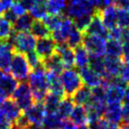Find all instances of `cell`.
Masks as SVG:
<instances>
[{"label": "cell", "instance_id": "cell-35", "mask_svg": "<svg viewBox=\"0 0 129 129\" xmlns=\"http://www.w3.org/2000/svg\"><path fill=\"white\" fill-rule=\"evenodd\" d=\"M62 98L57 96L52 93H48L45 97V99L43 100V107L46 110V113H54L57 112L58 105L60 103V100Z\"/></svg>", "mask_w": 129, "mask_h": 129}, {"label": "cell", "instance_id": "cell-56", "mask_svg": "<svg viewBox=\"0 0 129 129\" xmlns=\"http://www.w3.org/2000/svg\"><path fill=\"white\" fill-rule=\"evenodd\" d=\"M77 129H90V128L85 124V125H81V126H79V127H77Z\"/></svg>", "mask_w": 129, "mask_h": 129}, {"label": "cell", "instance_id": "cell-31", "mask_svg": "<svg viewBox=\"0 0 129 129\" xmlns=\"http://www.w3.org/2000/svg\"><path fill=\"white\" fill-rule=\"evenodd\" d=\"M67 0H46L47 11L49 14H62L67 8Z\"/></svg>", "mask_w": 129, "mask_h": 129}, {"label": "cell", "instance_id": "cell-19", "mask_svg": "<svg viewBox=\"0 0 129 129\" xmlns=\"http://www.w3.org/2000/svg\"><path fill=\"white\" fill-rule=\"evenodd\" d=\"M46 79L48 91L60 98H63L65 96V92L60 80V75L52 72H46Z\"/></svg>", "mask_w": 129, "mask_h": 129}, {"label": "cell", "instance_id": "cell-53", "mask_svg": "<svg viewBox=\"0 0 129 129\" xmlns=\"http://www.w3.org/2000/svg\"><path fill=\"white\" fill-rule=\"evenodd\" d=\"M129 100V85L125 87V90H124V98L123 101H128Z\"/></svg>", "mask_w": 129, "mask_h": 129}, {"label": "cell", "instance_id": "cell-27", "mask_svg": "<svg viewBox=\"0 0 129 129\" xmlns=\"http://www.w3.org/2000/svg\"><path fill=\"white\" fill-rule=\"evenodd\" d=\"M34 19L30 16V14L25 13L16 19L13 24V29L16 32H27L31 29Z\"/></svg>", "mask_w": 129, "mask_h": 129}, {"label": "cell", "instance_id": "cell-12", "mask_svg": "<svg viewBox=\"0 0 129 129\" xmlns=\"http://www.w3.org/2000/svg\"><path fill=\"white\" fill-rule=\"evenodd\" d=\"M56 44L57 43H55V41L51 38V36L43 39H38L35 47V52L43 61L55 54Z\"/></svg>", "mask_w": 129, "mask_h": 129}, {"label": "cell", "instance_id": "cell-58", "mask_svg": "<svg viewBox=\"0 0 129 129\" xmlns=\"http://www.w3.org/2000/svg\"><path fill=\"white\" fill-rule=\"evenodd\" d=\"M126 9H127V11L129 12V4H128V6H127V8H126Z\"/></svg>", "mask_w": 129, "mask_h": 129}, {"label": "cell", "instance_id": "cell-28", "mask_svg": "<svg viewBox=\"0 0 129 129\" xmlns=\"http://www.w3.org/2000/svg\"><path fill=\"white\" fill-rule=\"evenodd\" d=\"M30 31V33L37 39H43L51 36V31L42 20H34Z\"/></svg>", "mask_w": 129, "mask_h": 129}, {"label": "cell", "instance_id": "cell-20", "mask_svg": "<svg viewBox=\"0 0 129 129\" xmlns=\"http://www.w3.org/2000/svg\"><path fill=\"white\" fill-rule=\"evenodd\" d=\"M104 117L109 122L119 124L121 122H122V106L121 104L107 105Z\"/></svg>", "mask_w": 129, "mask_h": 129}, {"label": "cell", "instance_id": "cell-9", "mask_svg": "<svg viewBox=\"0 0 129 129\" xmlns=\"http://www.w3.org/2000/svg\"><path fill=\"white\" fill-rule=\"evenodd\" d=\"M14 47L9 40L0 41V71L8 73L10 71L14 53Z\"/></svg>", "mask_w": 129, "mask_h": 129}, {"label": "cell", "instance_id": "cell-5", "mask_svg": "<svg viewBox=\"0 0 129 129\" xmlns=\"http://www.w3.org/2000/svg\"><path fill=\"white\" fill-rule=\"evenodd\" d=\"M31 71L32 70L29 67L25 55L18 53V52H14L12 56L11 68H10L11 75L17 81L25 82L28 78V75L31 73Z\"/></svg>", "mask_w": 129, "mask_h": 129}, {"label": "cell", "instance_id": "cell-39", "mask_svg": "<svg viewBox=\"0 0 129 129\" xmlns=\"http://www.w3.org/2000/svg\"><path fill=\"white\" fill-rule=\"evenodd\" d=\"M25 57H26V60H27V63H28L29 67L31 68V70H35V69H38L40 67H43V61L41 57L37 55L36 52H29L27 54L25 55Z\"/></svg>", "mask_w": 129, "mask_h": 129}, {"label": "cell", "instance_id": "cell-47", "mask_svg": "<svg viewBox=\"0 0 129 129\" xmlns=\"http://www.w3.org/2000/svg\"><path fill=\"white\" fill-rule=\"evenodd\" d=\"M60 129H77V125L71 119H63Z\"/></svg>", "mask_w": 129, "mask_h": 129}, {"label": "cell", "instance_id": "cell-24", "mask_svg": "<svg viewBox=\"0 0 129 129\" xmlns=\"http://www.w3.org/2000/svg\"><path fill=\"white\" fill-rule=\"evenodd\" d=\"M73 102L78 106H87L91 99V89L87 86H82L72 97Z\"/></svg>", "mask_w": 129, "mask_h": 129}, {"label": "cell", "instance_id": "cell-22", "mask_svg": "<svg viewBox=\"0 0 129 129\" xmlns=\"http://www.w3.org/2000/svg\"><path fill=\"white\" fill-rule=\"evenodd\" d=\"M74 51H75V66L79 69L88 67L90 65V56L89 52L86 50V48L83 45H80L75 48Z\"/></svg>", "mask_w": 129, "mask_h": 129}, {"label": "cell", "instance_id": "cell-57", "mask_svg": "<svg viewBox=\"0 0 129 129\" xmlns=\"http://www.w3.org/2000/svg\"><path fill=\"white\" fill-rule=\"evenodd\" d=\"M3 74H4L3 72H1V71H0V79H1V77H2V75H3Z\"/></svg>", "mask_w": 129, "mask_h": 129}, {"label": "cell", "instance_id": "cell-59", "mask_svg": "<svg viewBox=\"0 0 129 129\" xmlns=\"http://www.w3.org/2000/svg\"><path fill=\"white\" fill-rule=\"evenodd\" d=\"M113 2H114V0H113Z\"/></svg>", "mask_w": 129, "mask_h": 129}, {"label": "cell", "instance_id": "cell-52", "mask_svg": "<svg viewBox=\"0 0 129 129\" xmlns=\"http://www.w3.org/2000/svg\"><path fill=\"white\" fill-rule=\"evenodd\" d=\"M37 0H21V2L25 6V8L28 10L29 8L32 6L33 4L36 2Z\"/></svg>", "mask_w": 129, "mask_h": 129}, {"label": "cell", "instance_id": "cell-33", "mask_svg": "<svg viewBox=\"0 0 129 129\" xmlns=\"http://www.w3.org/2000/svg\"><path fill=\"white\" fill-rule=\"evenodd\" d=\"M83 39H84V33L76 28L75 26H74V28L72 29V31L69 34L68 39L66 41V43L71 48L75 49L76 47L82 45Z\"/></svg>", "mask_w": 129, "mask_h": 129}, {"label": "cell", "instance_id": "cell-4", "mask_svg": "<svg viewBox=\"0 0 129 129\" xmlns=\"http://www.w3.org/2000/svg\"><path fill=\"white\" fill-rule=\"evenodd\" d=\"M60 80L65 95L67 97H72L83 86L79 73L73 68L63 70L60 74Z\"/></svg>", "mask_w": 129, "mask_h": 129}, {"label": "cell", "instance_id": "cell-8", "mask_svg": "<svg viewBox=\"0 0 129 129\" xmlns=\"http://www.w3.org/2000/svg\"><path fill=\"white\" fill-rule=\"evenodd\" d=\"M106 44L107 41L102 37L84 34L82 45L91 57H103L106 56Z\"/></svg>", "mask_w": 129, "mask_h": 129}, {"label": "cell", "instance_id": "cell-30", "mask_svg": "<svg viewBox=\"0 0 129 129\" xmlns=\"http://www.w3.org/2000/svg\"><path fill=\"white\" fill-rule=\"evenodd\" d=\"M122 43L121 41L108 39L106 44V56L113 57H122Z\"/></svg>", "mask_w": 129, "mask_h": 129}, {"label": "cell", "instance_id": "cell-21", "mask_svg": "<svg viewBox=\"0 0 129 129\" xmlns=\"http://www.w3.org/2000/svg\"><path fill=\"white\" fill-rule=\"evenodd\" d=\"M43 68L47 72H52L60 75L62 71L64 70V65L62 63L60 57L55 53L51 57L43 60Z\"/></svg>", "mask_w": 129, "mask_h": 129}, {"label": "cell", "instance_id": "cell-43", "mask_svg": "<svg viewBox=\"0 0 129 129\" xmlns=\"http://www.w3.org/2000/svg\"><path fill=\"white\" fill-rule=\"evenodd\" d=\"M122 38V28L116 26L114 28L108 30V38L110 40H116V41H121Z\"/></svg>", "mask_w": 129, "mask_h": 129}, {"label": "cell", "instance_id": "cell-10", "mask_svg": "<svg viewBox=\"0 0 129 129\" xmlns=\"http://www.w3.org/2000/svg\"><path fill=\"white\" fill-rule=\"evenodd\" d=\"M21 109L11 99H7L0 105V115L10 123H14L22 115Z\"/></svg>", "mask_w": 129, "mask_h": 129}, {"label": "cell", "instance_id": "cell-49", "mask_svg": "<svg viewBox=\"0 0 129 129\" xmlns=\"http://www.w3.org/2000/svg\"><path fill=\"white\" fill-rule=\"evenodd\" d=\"M113 3L119 9H125L129 4V0H114Z\"/></svg>", "mask_w": 129, "mask_h": 129}, {"label": "cell", "instance_id": "cell-29", "mask_svg": "<svg viewBox=\"0 0 129 129\" xmlns=\"http://www.w3.org/2000/svg\"><path fill=\"white\" fill-rule=\"evenodd\" d=\"M74 107H75V103L73 102L71 97H63L58 105L57 113L62 119H68L74 109Z\"/></svg>", "mask_w": 129, "mask_h": 129}, {"label": "cell", "instance_id": "cell-41", "mask_svg": "<svg viewBox=\"0 0 129 129\" xmlns=\"http://www.w3.org/2000/svg\"><path fill=\"white\" fill-rule=\"evenodd\" d=\"M11 11L14 13V15L18 18L22 15H24L25 13H26L27 9L25 8V6L22 2H18V1H15L14 3L12 4V6L11 8Z\"/></svg>", "mask_w": 129, "mask_h": 129}, {"label": "cell", "instance_id": "cell-25", "mask_svg": "<svg viewBox=\"0 0 129 129\" xmlns=\"http://www.w3.org/2000/svg\"><path fill=\"white\" fill-rule=\"evenodd\" d=\"M18 86V81L7 73H4L2 77L0 79V89L3 90L8 96H11L16 88Z\"/></svg>", "mask_w": 129, "mask_h": 129}, {"label": "cell", "instance_id": "cell-42", "mask_svg": "<svg viewBox=\"0 0 129 129\" xmlns=\"http://www.w3.org/2000/svg\"><path fill=\"white\" fill-rule=\"evenodd\" d=\"M119 78L124 84L129 85V61H124L122 63L121 71H120V75H119Z\"/></svg>", "mask_w": 129, "mask_h": 129}, {"label": "cell", "instance_id": "cell-23", "mask_svg": "<svg viewBox=\"0 0 129 129\" xmlns=\"http://www.w3.org/2000/svg\"><path fill=\"white\" fill-rule=\"evenodd\" d=\"M29 14L34 20H43L47 14L46 0H37L28 9Z\"/></svg>", "mask_w": 129, "mask_h": 129}, {"label": "cell", "instance_id": "cell-18", "mask_svg": "<svg viewBox=\"0 0 129 129\" xmlns=\"http://www.w3.org/2000/svg\"><path fill=\"white\" fill-rule=\"evenodd\" d=\"M117 13H118V8L115 5H111L109 7H107L99 11L101 20L108 30L118 26L117 25Z\"/></svg>", "mask_w": 129, "mask_h": 129}, {"label": "cell", "instance_id": "cell-36", "mask_svg": "<svg viewBox=\"0 0 129 129\" xmlns=\"http://www.w3.org/2000/svg\"><path fill=\"white\" fill-rule=\"evenodd\" d=\"M63 18H64L63 14H58V15L47 14L42 21L49 28V30H50L51 32H53V31H55L56 29H57L60 26L61 23L63 21Z\"/></svg>", "mask_w": 129, "mask_h": 129}, {"label": "cell", "instance_id": "cell-1", "mask_svg": "<svg viewBox=\"0 0 129 129\" xmlns=\"http://www.w3.org/2000/svg\"><path fill=\"white\" fill-rule=\"evenodd\" d=\"M28 85L34 102L43 103L48 94L46 71L43 67L32 70L28 75Z\"/></svg>", "mask_w": 129, "mask_h": 129}, {"label": "cell", "instance_id": "cell-6", "mask_svg": "<svg viewBox=\"0 0 129 129\" xmlns=\"http://www.w3.org/2000/svg\"><path fill=\"white\" fill-rule=\"evenodd\" d=\"M11 100L18 106V108L24 111L34 104L32 92L29 88L28 83L26 82L19 83L16 90L11 94Z\"/></svg>", "mask_w": 129, "mask_h": 129}, {"label": "cell", "instance_id": "cell-40", "mask_svg": "<svg viewBox=\"0 0 129 129\" xmlns=\"http://www.w3.org/2000/svg\"><path fill=\"white\" fill-rule=\"evenodd\" d=\"M117 25L122 29L129 27V12L125 9H119L117 13Z\"/></svg>", "mask_w": 129, "mask_h": 129}, {"label": "cell", "instance_id": "cell-34", "mask_svg": "<svg viewBox=\"0 0 129 129\" xmlns=\"http://www.w3.org/2000/svg\"><path fill=\"white\" fill-rule=\"evenodd\" d=\"M90 66L94 72H96L98 75H100L102 79L104 80H108L106 75V70H105V63H104V58L100 57H91L90 56ZM110 81V80H108Z\"/></svg>", "mask_w": 129, "mask_h": 129}, {"label": "cell", "instance_id": "cell-7", "mask_svg": "<svg viewBox=\"0 0 129 129\" xmlns=\"http://www.w3.org/2000/svg\"><path fill=\"white\" fill-rule=\"evenodd\" d=\"M126 84L119 77L111 79L106 88V102L108 104H121L124 98Z\"/></svg>", "mask_w": 129, "mask_h": 129}, {"label": "cell", "instance_id": "cell-2", "mask_svg": "<svg viewBox=\"0 0 129 129\" xmlns=\"http://www.w3.org/2000/svg\"><path fill=\"white\" fill-rule=\"evenodd\" d=\"M9 41L12 43L15 52L21 54H27L35 50L36 38L30 32H12Z\"/></svg>", "mask_w": 129, "mask_h": 129}, {"label": "cell", "instance_id": "cell-55", "mask_svg": "<svg viewBox=\"0 0 129 129\" xmlns=\"http://www.w3.org/2000/svg\"><path fill=\"white\" fill-rule=\"evenodd\" d=\"M8 129H20V128H19L18 126L16 125L15 123H12V124H11V125L9 126V128Z\"/></svg>", "mask_w": 129, "mask_h": 129}, {"label": "cell", "instance_id": "cell-17", "mask_svg": "<svg viewBox=\"0 0 129 129\" xmlns=\"http://www.w3.org/2000/svg\"><path fill=\"white\" fill-rule=\"evenodd\" d=\"M104 63L106 75H107L108 80L118 77L120 75L121 68H122V65L123 63L121 59V57H113L106 56L104 57Z\"/></svg>", "mask_w": 129, "mask_h": 129}, {"label": "cell", "instance_id": "cell-11", "mask_svg": "<svg viewBox=\"0 0 129 129\" xmlns=\"http://www.w3.org/2000/svg\"><path fill=\"white\" fill-rule=\"evenodd\" d=\"M26 119L28 120L30 124H43V122L45 116L46 110L43 107V103H37L34 102L32 106H30L26 110H25V114Z\"/></svg>", "mask_w": 129, "mask_h": 129}, {"label": "cell", "instance_id": "cell-54", "mask_svg": "<svg viewBox=\"0 0 129 129\" xmlns=\"http://www.w3.org/2000/svg\"><path fill=\"white\" fill-rule=\"evenodd\" d=\"M28 129H45V128L42 124H33V125H30V127Z\"/></svg>", "mask_w": 129, "mask_h": 129}, {"label": "cell", "instance_id": "cell-51", "mask_svg": "<svg viewBox=\"0 0 129 129\" xmlns=\"http://www.w3.org/2000/svg\"><path fill=\"white\" fill-rule=\"evenodd\" d=\"M8 98H9V96L6 94V92H5L3 90H1V89H0V105L3 104L4 102L7 100Z\"/></svg>", "mask_w": 129, "mask_h": 129}, {"label": "cell", "instance_id": "cell-45", "mask_svg": "<svg viewBox=\"0 0 129 129\" xmlns=\"http://www.w3.org/2000/svg\"><path fill=\"white\" fill-rule=\"evenodd\" d=\"M13 3H14L13 0H0V15H2L7 11L11 10Z\"/></svg>", "mask_w": 129, "mask_h": 129}, {"label": "cell", "instance_id": "cell-26", "mask_svg": "<svg viewBox=\"0 0 129 129\" xmlns=\"http://www.w3.org/2000/svg\"><path fill=\"white\" fill-rule=\"evenodd\" d=\"M70 119L77 126L85 125L88 122V116H87L86 108L84 106L75 105V107H74L72 113L70 115Z\"/></svg>", "mask_w": 129, "mask_h": 129}, {"label": "cell", "instance_id": "cell-46", "mask_svg": "<svg viewBox=\"0 0 129 129\" xmlns=\"http://www.w3.org/2000/svg\"><path fill=\"white\" fill-rule=\"evenodd\" d=\"M122 122L129 123V100L124 101L122 105Z\"/></svg>", "mask_w": 129, "mask_h": 129}, {"label": "cell", "instance_id": "cell-3", "mask_svg": "<svg viewBox=\"0 0 129 129\" xmlns=\"http://www.w3.org/2000/svg\"><path fill=\"white\" fill-rule=\"evenodd\" d=\"M97 11L89 0H69L66 8L67 17L73 21L85 16H93Z\"/></svg>", "mask_w": 129, "mask_h": 129}, {"label": "cell", "instance_id": "cell-37", "mask_svg": "<svg viewBox=\"0 0 129 129\" xmlns=\"http://www.w3.org/2000/svg\"><path fill=\"white\" fill-rule=\"evenodd\" d=\"M13 32V25L0 15V41L9 40Z\"/></svg>", "mask_w": 129, "mask_h": 129}, {"label": "cell", "instance_id": "cell-48", "mask_svg": "<svg viewBox=\"0 0 129 129\" xmlns=\"http://www.w3.org/2000/svg\"><path fill=\"white\" fill-rule=\"evenodd\" d=\"M122 59L124 61H129V42L122 43Z\"/></svg>", "mask_w": 129, "mask_h": 129}, {"label": "cell", "instance_id": "cell-16", "mask_svg": "<svg viewBox=\"0 0 129 129\" xmlns=\"http://www.w3.org/2000/svg\"><path fill=\"white\" fill-rule=\"evenodd\" d=\"M79 75L82 79L83 84L90 89H93L95 87L102 85V77L96 72H94L90 66L80 69Z\"/></svg>", "mask_w": 129, "mask_h": 129}, {"label": "cell", "instance_id": "cell-44", "mask_svg": "<svg viewBox=\"0 0 129 129\" xmlns=\"http://www.w3.org/2000/svg\"><path fill=\"white\" fill-rule=\"evenodd\" d=\"M14 123L20 129H28L30 127V125H31L30 122H28V120L26 119V117H25V115H21Z\"/></svg>", "mask_w": 129, "mask_h": 129}, {"label": "cell", "instance_id": "cell-32", "mask_svg": "<svg viewBox=\"0 0 129 129\" xmlns=\"http://www.w3.org/2000/svg\"><path fill=\"white\" fill-rule=\"evenodd\" d=\"M63 119L57 112L46 113V116L43 120V125L45 129H60Z\"/></svg>", "mask_w": 129, "mask_h": 129}, {"label": "cell", "instance_id": "cell-14", "mask_svg": "<svg viewBox=\"0 0 129 129\" xmlns=\"http://www.w3.org/2000/svg\"><path fill=\"white\" fill-rule=\"evenodd\" d=\"M55 53L60 57L64 68H73L75 66V51L66 43H57Z\"/></svg>", "mask_w": 129, "mask_h": 129}, {"label": "cell", "instance_id": "cell-13", "mask_svg": "<svg viewBox=\"0 0 129 129\" xmlns=\"http://www.w3.org/2000/svg\"><path fill=\"white\" fill-rule=\"evenodd\" d=\"M74 26L75 25H74L72 19H70L67 16H64L60 26L57 29H56L55 31L51 32V38L54 40L56 43H66L69 34L74 28Z\"/></svg>", "mask_w": 129, "mask_h": 129}, {"label": "cell", "instance_id": "cell-50", "mask_svg": "<svg viewBox=\"0 0 129 129\" xmlns=\"http://www.w3.org/2000/svg\"><path fill=\"white\" fill-rule=\"evenodd\" d=\"M122 42H129V27L125 29H122Z\"/></svg>", "mask_w": 129, "mask_h": 129}, {"label": "cell", "instance_id": "cell-15", "mask_svg": "<svg viewBox=\"0 0 129 129\" xmlns=\"http://www.w3.org/2000/svg\"><path fill=\"white\" fill-rule=\"evenodd\" d=\"M84 34L95 35V36L102 37L106 40L108 38V29L105 26L102 20H101L99 11H97L96 13L93 15L89 26L84 31Z\"/></svg>", "mask_w": 129, "mask_h": 129}, {"label": "cell", "instance_id": "cell-38", "mask_svg": "<svg viewBox=\"0 0 129 129\" xmlns=\"http://www.w3.org/2000/svg\"><path fill=\"white\" fill-rule=\"evenodd\" d=\"M90 129H121V126L118 123L109 122L106 119H100L96 122L89 123Z\"/></svg>", "mask_w": 129, "mask_h": 129}]
</instances>
